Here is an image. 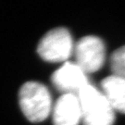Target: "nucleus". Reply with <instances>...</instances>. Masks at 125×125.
<instances>
[{
  "label": "nucleus",
  "mask_w": 125,
  "mask_h": 125,
  "mask_svg": "<svg viewBox=\"0 0 125 125\" xmlns=\"http://www.w3.org/2000/svg\"><path fill=\"white\" fill-rule=\"evenodd\" d=\"M80 121H82V110L78 96L62 94L54 107V125H78Z\"/></svg>",
  "instance_id": "obj_6"
},
{
  "label": "nucleus",
  "mask_w": 125,
  "mask_h": 125,
  "mask_svg": "<svg viewBox=\"0 0 125 125\" xmlns=\"http://www.w3.org/2000/svg\"><path fill=\"white\" fill-rule=\"evenodd\" d=\"M83 125H112L114 109L106 96L92 84L84 86L78 94Z\"/></svg>",
  "instance_id": "obj_1"
},
{
  "label": "nucleus",
  "mask_w": 125,
  "mask_h": 125,
  "mask_svg": "<svg viewBox=\"0 0 125 125\" xmlns=\"http://www.w3.org/2000/svg\"><path fill=\"white\" fill-rule=\"evenodd\" d=\"M73 42L70 31L65 28L49 31L39 42L37 52L41 58L49 62L65 61L72 56Z\"/></svg>",
  "instance_id": "obj_3"
},
{
  "label": "nucleus",
  "mask_w": 125,
  "mask_h": 125,
  "mask_svg": "<svg viewBox=\"0 0 125 125\" xmlns=\"http://www.w3.org/2000/svg\"><path fill=\"white\" fill-rule=\"evenodd\" d=\"M19 99L23 114L31 122H40L49 116L51 95L44 84L37 82L24 83L20 90Z\"/></svg>",
  "instance_id": "obj_2"
},
{
  "label": "nucleus",
  "mask_w": 125,
  "mask_h": 125,
  "mask_svg": "<svg viewBox=\"0 0 125 125\" xmlns=\"http://www.w3.org/2000/svg\"><path fill=\"white\" fill-rule=\"evenodd\" d=\"M110 67L113 75L125 78V45L112 53L110 58Z\"/></svg>",
  "instance_id": "obj_8"
},
{
  "label": "nucleus",
  "mask_w": 125,
  "mask_h": 125,
  "mask_svg": "<svg viewBox=\"0 0 125 125\" xmlns=\"http://www.w3.org/2000/svg\"><path fill=\"white\" fill-rule=\"evenodd\" d=\"M75 63L86 73H93L102 68L105 61V45L97 36H84L75 45Z\"/></svg>",
  "instance_id": "obj_4"
},
{
  "label": "nucleus",
  "mask_w": 125,
  "mask_h": 125,
  "mask_svg": "<svg viewBox=\"0 0 125 125\" xmlns=\"http://www.w3.org/2000/svg\"><path fill=\"white\" fill-rule=\"evenodd\" d=\"M102 93L114 110L125 114V78L111 75L101 82Z\"/></svg>",
  "instance_id": "obj_7"
},
{
  "label": "nucleus",
  "mask_w": 125,
  "mask_h": 125,
  "mask_svg": "<svg viewBox=\"0 0 125 125\" xmlns=\"http://www.w3.org/2000/svg\"><path fill=\"white\" fill-rule=\"evenodd\" d=\"M55 88L63 94L77 95L84 86L88 84L86 74L75 62L67 61L51 76Z\"/></svg>",
  "instance_id": "obj_5"
}]
</instances>
